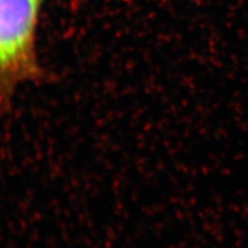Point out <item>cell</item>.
<instances>
[{"label": "cell", "mask_w": 248, "mask_h": 248, "mask_svg": "<svg viewBox=\"0 0 248 248\" xmlns=\"http://www.w3.org/2000/svg\"><path fill=\"white\" fill-rule=\"evenodd\" d=\"M43 0H0V109L21 86L39 83L46 71L37 52Z\"/></svg>", "instance_id": "6da1fadb"}]
</instances>
